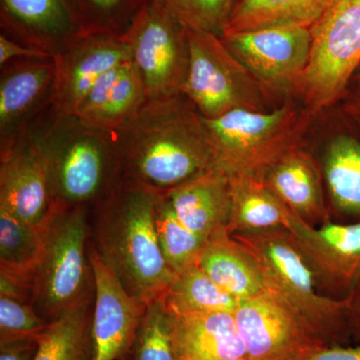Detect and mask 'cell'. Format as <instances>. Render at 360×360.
Returning a JSON list of instances; mask_svg holds the SVG:
<instances>
[{"instance_id": "cell-4", "label": "cell", "mask_w": 360, "mask_h": 360, "mask_svg": "<svg viewBox=\"0 0 360 360\" xmlns=\"http://www.w3.org/2000/svg\"><path fill=\"white\" fill-rule=\"evenodd\" d=\"M232 236L255 259L265 290L295 310L329 347H343L354 342L347 302L333 300L317 290L309 265L288 229Z\"/></svg>"}, {"instance_id": "cell-20", "label": "cell", "mask_w": 360, "mask_h": 360, "mask_svg": "<svg viewBox=\"0 0 360 360\" xmlns=\"http://www.w3.org/2000/svg\"><path fill=\"white\" fill-rule=\"evenodd\" d=\"M165 195L180 221L205 239L229 224L232 181L221 168L212 167Z\"/></svg>"}, {"instance_id": "cell-8", "label": "cell", "mask_w": 360, "mask_h": 360, "mask_svg": "<svg viewBox=\"0 0 360 360\" xmlns=\"http://www.w3.org/2000/svg\"><path fill=\"white\" fill-rule=\"evenodd\" d=\"M189 65L184 94L205 120L233 110H269L270 101L221 37L189 30Z\"/></svg>"}, {"instance_id": "cell-37", "label": "cell", "mask_w": 360, "mask_h": 360, "mask_svg": "<svg viewBox=\"0 0 360 360\" xmlns=\"http://www.w3.org/2000/svg\"><path fill=\"white\" fill-rule=\"evenodd\" d=\"M345 302H347L348 323H349L352 340L359 345L360 343V281Z\"/></svg>"}, {"instance_id": "cell-27", "label": "cell", "mask_w": 360, "mask_h": 360, "mask_svg": "<svg viewBox=\"0 0 360 360\" xmlns=\"http://www.w3.org/2000/svg\"><path fill=\"white\" fill-rule=\"evenodd\" d=\"M174 316L234 312L238 302L219 288L198 264L187 267L160 296Z\"/></svg>"}, {"instance_id": "cell-15", "label": "cell", "mask_w": 360, "mask_h": 360, "mask_svg": "<svg viewBox=\"0 0 360 360\" xmlns=\"http://www.w3.org/2000/svg\"><path fill=\"white\" fill-rule=\"evenodd\" d=\"M0 210L39 227L52 212L46 162L32 132L0 148Z\"/></svg>"}, {"instance_id": "cell-29", "label": "cell", "mask_w": 360, "mask_h": 360, "mask_svg": "<svg viewBox=\"0 0 360 360\" xmlns=\"http://www.w3.org/2000/svg\"><path fill=\"white\" fill-rule=\"evenodd\" d=\"M41 243V226L26 224L0 210V271L33 281Z\"/></svg>"}, {"instance_id": "cell-30", "label": "cell", "mask_w": 360, "mask_h": 360, "mask_svg": "<svg viewBox=\"0 0 360 360\" xmlns=\"http://www.w3.org/2000/svg\"><path fill=\"white\" fill-rule=\"evenodd\" d=\"M174 316L162 298L148 303L137 326L131 360H177L174 342Z\"/></svg>"}, {"instance_id": "cell-19", "label": "cell", "mask_w": 360, "mask_h": 360, "mask_svg": "<svg viewBox=\"0 0 360 360\" xmlns=\"http://www.w3.org/2000/svg\"><path fill=\"white\" fill-rule=\"evenodd\" d=\"M148 101L139 70L129 60L105 73L75 115L90 129L115 134L134 120Z\"/></svg>"}, {"instance_id": "cell-5", "label": "cell", "mask_w": 360, "mask_h": 360, "mask_svg": "<svg viewBox=\"0 0 360 360\" xmlns=\"http://www.w3.org/2000/svg\"><path fill=\"white\" fill-rule=\"evenodd\" d=\"M89 212L85 206L52 208L41 225L32 304L49 323L96 296L89 257Z\"/></svg>"}, {"instance_id": "cell-7", "label": "cell", "mask_w": 360, "mask_h": 360, "mask_svg": "<svg viewBox=\"0 0 360 360\" xmlns=\"http://www.w3.org/2000/svg\"><path fill=\"white\" fill-rule=\"evenodd\" d=\"M311 54L300 96L314 115L340 103L360 66V0H333L310 27Z\"/></svg>"}, {"instance_id": "cell-23", "label": "cell", "mask_w": 360, "mask_h": 360, "mask_svg": "<svg viewBox=\"0 0 360 360\" xmlns=\"http://www.w3.org/2000/svg\"><path fill=\"white\" fill-rule=\"evenodd\" d=\"M196 264L210 279L239 300L265 290L264 279L255 259L226 229L206 239Z\"/></svg>"}, {"instance_id": "cell-25", "label": "cell", "mask_w": 360, "mask_h": 360, "mask_svg": "<svg viewBox=\"0 0 360 360\" xmlns=\"http://www.w3.org/2000/svg\"><path fill=\"white\" fill-rule=\"evenodd\" d=\"M333 0H238L224 35L278 25L311 27ZM222 35V37H224Z\"/></svg>"}, {"instance_id": "cell-17", "label": "cell", "mask_w": 360, "mask_h": 360, "mask_svg": "<svg viewBox=\"0 0 360 360\" xmlns=\"http://www.w3.org/2000/svg\"><path fill=\"white\" fill-rule=\"evenodd\" d=\"M1 33L54 56L85 34L66 0H0Z\"/></svg>"}, {"instance_id": "cell-34", "label": "cell", "mask_w": 360, "mask_h": 360, "mask_svg": "<svg viewBox=\"0 0 360 360\" xmlns=\"http://www.w3.org/2000/svg\"><path fill=\"white\" fill-rule=\"evenodd\" d=\"M53 56L46 52L26 46L11 37L0 33V68L20 59L51 58Z\"/></svg>"}, {"instance_id": "cell-31", "label": "cell", "mask_w": 360, "mask_h": 360, "mask_svg": "<svg viewBox=\"0 0 360 360\" xmlns=\"http://www.w3.org/2000/svg\"><path fill=\"white\" fill-rule=\"evenodd\" d=\"M148 0H66L82 32L123 34Z\"/></svg>"}, {"instance_id": "cell-13", "label": "cell", "mask_w": 360, "mask_h": 360, "mask_svg": "<svg viewBox=\"0 0 360 360\" xmlns=\"http://www.w3.org/2000/svg\"><path fill=\"white\" fill-rule=\"evenodd\" d=\"M53 60L51 110L56 115H75L89 90L105 73L132 59L122 34L86 33L54 56Z\"/></svg>"}, {"instance_id": "cell-14", "label": "cell", "mask_w": 360, "mask_h": 360, "mask_svg": "<svg viewBox=\"0 0 360 360\" xmlns=\"http://www.w3.org/2000/svg\"><path fill=\"white\" fill-rule=\"evenodd\" d=\"M0 72V148L32 131L52 106L53 58L20 59Z\"/></svg>"}, {"instance_id": "cell-18", "label": "cell", "mask_w": 360, "mask_h": 360, "mask_svg": "<svg viewBox=\"0 0 360 360\" xmlns=\"http://www.w3.org/2000/svg\"><path fill=\"white\" fill-rule=\"evenodd\" d=\"M262 179L295 217L310 226L333 220L321 161L303 146L281 156L267 168Z\"/></svg>"}, {"instance_id": "cell-9", "label": "cell", "mask_w": 360, "mask_h": 360, "mask_svg": "<svg viewBox=\"0 0 360 360\" xmlns=\"http://www.w3.org/2000/svg\"><path fill=\"white\" fill-rule=\"evenodd\" d=\"M122 35L148 99L182 94L189 65L188 27L160 2L148 0Z\"/></svg>"}, {"instance_id": "cell-2", "label": "cell", "mask_w": 360, "mask_h": 360, "mask_svg": "<svg viewBox=\"0 0 360 360\" xmlns=\"http://www.w3.org/2000/svg\"><path fill=\"white\" fill-rule=\"evenodd\" d=\"M160 194L122 181L89 212L90 248L124 290L144 305L165 295L176 276L156 234L155 208Z\"/></svg>"}, {"instance_id": "cell-11", "label": "cell", "mask_w": 360, "mask_h": 360, "mask_svg": "<svg viewBox=\"0 0 360 360\" xmlns=\"http://www.w3.org/2000/svg\"><path fill=\"white\" fill-rule=\"evenodd\" d=\"M233 314L248 360H307L329 347L295 310L269 291L239 300Z\"/></svg>"}, {"instance_id": "cell-33", "label": "cell", "mask_w": 360, "mask_h": 360, "mask_svg": "<svg viewBox=\"0 0 360 360\" xmlns=\"http://www.w3.org/2000/svg\"><path fill=\"white\" fill-rule=\"evenodd\" d=\"M49 324L32 303L0 296V345L18 340H39Z\"/></svg>"}, {"instance_id": "cell-6", "label": "cell", "mask_w": 360, "mask_h": 360, "mask_svg": "<svg viewBox=\"0 0 360 360\" xmlns=\"http://www.w3.org/2000/svg\"><path fill=\"white\" fill-rule=\"evenodd\" d=\"M316 115L304 105L286 101L266 111L233 110L205 120L217 165L231 179H262L270 165L302 148Z\"/></svg>"}, {"instance_id": "cell-16", "label": "cell", "mask_w": 360, "mask_h": 360, "mask_svg": "<svg viewBox=\"0 0 360 360\" xmlns=\"http://www.w3.org/2000/svg\"><path fill=\"white\" fill-rule=\"evenodd\" d=\"M96 278L92 360H120L130 354L146 305L129 295L89 245Z\"/></svg>"}, {"instance_id": "cell-26", "label": "cell", "mask_w": 360, "mask_h": 360, "mask_svg": "<svg viewBox=\"0 0 360 360\" xmlns=\"http://www.w3.org/2000/svg\"><path fill=\"white\" fill-rule=\"evenodd\" d=\"M94 296L52 321L39 336L33 360H92Z\"/></svg>"}, {"instance_id": "cell-21", "label": "cell", "mask_w": 360, "mask_h": 360, "mask_svg": "<svg viewBox=\"0 0 360 360\" xmlns=\"http://www.w3.org/2000/svg\"><path fill=\"white\" fill-rule=\"evenodd\" d=\"M177 360H248L233 312L174 316Z\"/></svg>"}, {"instance_id": "cell-12", "label": "cell", "mask_w": 360, "mask_h": 360, "mask_svg": "<svg viewBox=\"0 0 360 360\" xmlns=\"http://www.w3.org/2000/svg\"><path fill=\"white\" fill-rule=\"evenodd\" d=\"M288 231L309 265L317 290L345 300L360 281V222L310 226L293 215Z\"/></svg>"}, {"instance_id": "cell-36", "label": "cell", "mask_w": 360, "mask_h": 360, "mask_svg": "<svg viewBox=\"0 0 360 360\" xmlns=\"http://www.w3.org/2000/svg\"><path fill=\"white\" fill-rule=\"evenodd\" d=\"M342 111L360 124V66L350 79L341 98Z\"/></svg>"}, {"instance_id": "cell-28", "label": "cell", "mask_w": 360, "mask_h": 360, "mask_svg": "<svg viewBox=\"0 0 360 360\" xmlns=\"http://www.w3.org/2000/svg\"><path fill=\"white\" fill-rule=\"evenodd\" d=\"M155 224L163 257L175 274L196 264L206 239L180 221L165 193L156 201Z\"/></svg>"}, {"instance_id": "cell-32", "label": "cell", "mask_w": 360, "mask_h": 360, "mask_svg": "<svg viewBox=\"0 0 360 360\" xmlns=\"http://www.w3.org/2000/svg\"><path fill=\"white\" fill-rule=\"evenodd\" d=\"M189 30L221 37L238 0H156Z\"/></svg>"}, {"instance_id": "cell-22", "label": "cell", "mask_w": 360, "mask_h": 360, "mask_svg": "<svg viewBox=\"0 0 360 360\" xmlns=\"http://www.w3.org/2000/svg\"><path fill=\"white\" fill-rule=\"evenodd\" d=\"M354 122L329 139L321 161L331 219L340 222H360V124Z\"/></svg>"}, {"instance_id": "cell-1", "label": "cell", "mask_w": 360, "mask_h": 360, "mask_svg": "<svg viewBox=\"0 0 360 360\" xmlns=\"http://www.w3.org/2000/svg\"><path fill=\"white\" fill-rule=\"evenodd\" d=\"M115 139L122 181L165 193L217 165L205 117L184 94L148 99Z\"/></svg>"}, {"instance_id": "cell-24", "label": "cell", "mask_w": 360, "mask_h": 360, "mask_svg": "<svg viewBox=\"0 0 360 360\" xmlns=\"http://www.w3.org/2000/svg\"><path fill=\"white\" fill-rule=\"evenodd\" d=\"M232 205L226 229L231 236L290 227L293 213L262 179H231Z\"/></svg>"}, {"instance_id": "cell-35", "label": "cell", "mask_w": 360, "mask_h": 360, "mask_svg": "<svg viewBox=\"0 0 360 360\" xmlns=\"http://www.w3.org/2000/svg\"><path fill=\"white\" fill-rule=\"evenodd\" d=\"M39 348L35 340L11 341L0 345V360H33Z\"/></svg>"}, {"instance_id": "cell-3", "label": "cell", "mask_w": 360, "mask_h": 360, "mask_svg": "<svg viewBox=\"0 0 360 360\" xmlns=\"http://www.w3.org/2000/svg\"><path fill=\"white\" fill-rule=\"evenodd\" d=\"M32 132L46 162L52 208L94 207L122 184L115 135L51 108Z\"/></svg>"}, {"instance_id": "cell-38", "label": "cell", "mask_w": 360, "mask_h": 360, "mask_svg": "<svg viewBox=\"0 0 360 360\" xmlns=\"http://www.w3.org/2000/svg\"><path fill=\"white\" fill-rule=\"evenodd\" d=\"M307 360H360V343L355 347H329Z\"/></svg>"}, {"instance_id": "cell-10", "label": "cell", "mask_w": 360, "mask_h": 360, "mask_svg": "<svg viewBox=\"0 0 360 360\" xmlns=\"http://www.w3.org/2000/svg\"><path fill=\"white\" fill-rule=\"evenodd\" d=\"M229 51L250 71L272 103L300 96L309 66L310 27L278 25L221 37Z\"/></svg>"}]
</instances>
